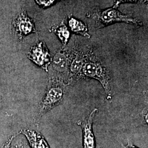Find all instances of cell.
I'll return each instance as SVG.
<instances>
[{
    "mask_svg": "<svg viewBox=\"0 0 148 148\" xmlns=\"http://www.w3.org/2000/svg\"><path fill=\"white\" fill-rule=\"evenodd\" d=\"M64 88L60 80L55 77L49 79L46 95L40 104L38 119L61 103L63 99Z\"/></svg>",
    "mask_w": 148,
    "mask_h": 148,
    "instance_id": "6da1fadb",
    "label": "cell"
},
{
    "mask_svg": "<svg viewBox=\"0 0 148 148\" xmlns=\"http://www.w3.org/2000/svg\"><path fill=\"white\" fill-rule=\"evenodd\" d=\"M90 77L98 80L105 90L107 99L112 98V88L110 76L100 62L95 60L86 59L79 76Z\"/></svg>",
    "mask_w": 148,
    "mask_h": 148,
    "instance_id": "7a4b0ae2",
    "label": "cell"
},
{
    "mask_svg": "<svg viewBox=\"0 0 148 148\" xmlns=\"http://www.w3.org/2000/svg\"><path fill=\"white\" fill-rule=\"evenodd\" d=\"M95 18L99 26H106L115 22H124L137 26L142 25L140 21L132 18L128 14H122L114 7L95 13Z\"/></svg>",
    "mask_w": 148,
    "mask_h": 148,
    "instance_id": "3957f363",
    "label": "cell"
},
{
    "mask_svg": "<svg viewBox=\"0 0 148 148\" xmlns=\"http://www.w3.org/2000/svg\"><path fill=\"white\" fill-rule=\"evenodd\" d=\"M12 30L19 41H21L28 34L36 32L34 22L23 8L12 23Z\"/></svg>",
    "mask_w": 148,
    "mask_h": 148,
    "instance_id": "277c9868",
    "label": "cell"
},
{
    "mask_svg": "<svg viewBox=\"0 0 148 148\" xmlns=\"http://www.w3.org/2000/svg\"><path fill=\"white\" fill-rule=\"evenodd\" d=\"M28 58L46 71L52 62L51 54L43 42H38L32 46L28 54Z\"/></svg>",
    "mask_w": 148,
    "mask_h": 148,
    "instance_id": "5b68a950",
    "label": "cell"
},
{
    "mask_svg": "<svg viewBox=\"0 0 148 148\" xmlns=\"http://www.w3.org/2000/svg\"><path fill=\"white\" fill-rule=\"evenodd\" d=\"M97 109H94L90 115L82 121L78 122V125L81 126L83 131L84 148H95V138L93 132V122L97 111Z\"/></svg>",
    "mask_w": 148,
    "mask_h": 148,
    "instance_id": "8992f818",
    "label": "cell"
},
{
    "mask_svg": "<svg viewBox=\"0 0 148 148\" xmlns=\"http://www.w3.org/2000/svg\"><path fill=\"white\" fill-rule=\"evenodd\" d=\"M21 133L27 137L32 148H49L42 136L34 130L24 129Z\"/></svg>",
    "mask_w": 148,
    "mask_h": 148,
    "instance_id": "52a82bcc",
    "label": "cell"
},
{
    "mask_svg": "<svg viewBox=\"0 0 148 148\" xmlns=\"http://www.w3.org/2000/svg\"><path fill=\"white\" fill-rule=\"evenodd\" d=\"M52 62L53 68L59 72L64 73L68 70L69 67V59L67 54L63 51H59L56 54Z\"/></svg>",
    "mask_w": 148,
    "mask_h": 148,
    "instance_id": "ba28073f",
    "label": "cell"
},
{
    "mask_svg": "<svg viewBox=\"0 0 148 148\" xmlns=\"http://www.w3.org/2000/svg\"><path fill=\"white\" fill-rule=\"evenodd\" d=\"M85 54L81 53H78L75 54V56L70 64V70L71 72V79L73 78H76L79 76L81 69L82 68L83 65L85 63L86 60Z\"/></svg>",
    "mask_w": 148,
    "mask_h": 148,
    "instance_id": "9c48e42d",
    "label": "cell"
},
{
    "mask_svg": "<svg viewBox=\"0 0 148 148\" xmlns=\"http://www.w3.org/2000/svg\"><path fill=\"white\" fill-rule=\"evenodd\" d=\"M51 32L55 33L59 37L64 46H65L69 41L70 37V32L68 27L66 26L64 21L59 25L53 27L51 28Z\"/></svg>",
    "mask_w": 148,
    "mask_h": 148,
    "instance_id": "30bf717a",
    "label": "cell"
},
{
    "mask_svg": "<svg viewBox=\"0 0 148 148\" xmlns=\"http://www.w3.org/2000/svg\"><path fill=\"white\" fill-rule=\"evenodd\" d=\"M69 25L72 32L76 34L81 35L85 37H90L88 33V28L87 25L81 21L70 17L69 19Z\"/></svg>",
    "mask_w": 148,
    "mask_h": 148,
    "instance_id": "8fae6325",
    "label": "cell"
},
{
    "mask_svg": "<svg viewBox=\"0 0 148 148\" xmlns=\"http://www.w3.org/2000/svg\"><path fill=\"white\" fill-rule=\"evenodd\" d=\"M38 5L43 7H47L53 5V3L60 0H35Z\"/></svg>",
    "mask_w": 148,
    "mask_h": 148,
    "instance_id": "7c38bea8",
    "label": "cell"
},
{
    "mask_svg": "<svg viewBox=\"0 0 148 148\" xmlns=\"http://www.w3.org/2000/svg\"><path fill=\"white\" fill-rule=\"evenodd\" d=\"M148 0H115V5L113 7L116 8L121 3H125V2H131V3H142V2H145Z\"/></svg>",
    "mask_w": 148,
    "mask_h": 148,
    "instance_id": "4fadbf2b",
    "label": "cell"
},
{
    "mask_svg": "<svg viewBox=\"0 0 148 148\" xmlns=\"http://www.w3.org/2000/svg\"><path fill=\"white\" fill-rule=\"evenodd\" d=\"M13 138L14 137L13 136H12V137H11L9 139H8V140L6 142L5 144L3 146V147L2 148H11V144L12 143V140H13Z\"/></svg>",
    "mask_w": 148,
    "mask_h": 148,
    "instance_id": "5bb4252c",
    "label": "cell"
},
{
    "mask_svg": "<svg viewBox=\"0 0 148 148\" xmlns=\"http://www.w3.org/2000/svg\"><path fill=\"white\" fill-rule=\"evenodd\" d=\"M123 148H138L137 147H135V146H134V145H131V144H128L127 145H126V147H123Z\"/></svg>",
    "mask_w": 148,
    "mask_h": 148,
    "instance_id": "9a60e30c",
    "label": "cell"
}]
</instances>
